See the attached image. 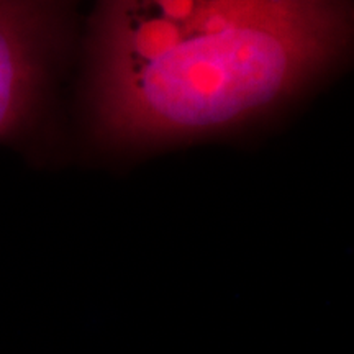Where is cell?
Masks as SVG:
<instances>
[{
  "instance_id": "1",
  "label": "cell",
  "mask_w": 354,
  "mask_h": 354,
  "mask_svg": "<svg viewBox=\"0 0 354 354\" xmlns=\"http://www.w3.org/2000/svg\"><path fill=\"white\" fill-rule=\"evenodd\" d=\"M348 37V0H94V113L120 143L220 130L294 95Z\"/></svg>"
},
{
  "instance_id": "2",
  "label": "cell",
  "mask_w": 354,
  "mask_h": 354,
  "mask_svg": "<svg viewBox=\"0 0 354 354\" xmlns=\"http://www.w3.org/2000/svg\"><path fill=\"white\" fill-rule=\"evenodd\" d=\"M66 0H0V140L30 125L64 25Z\"/></svg>"
}]
</instances>
